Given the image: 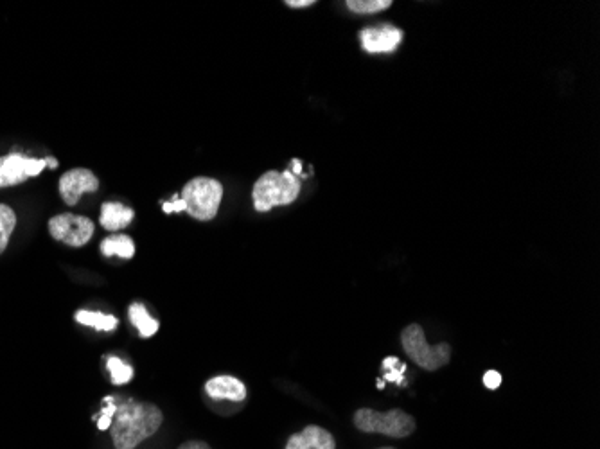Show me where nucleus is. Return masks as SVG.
Returning <instances> with one entry per match:
<instances>
[{"mask_svg":"<svg viewBox=\"0 0 600 449\" xmlns=\"http://www.w3.org/2000/svg\"><path fill=\"white\" fill-rule=\"evenodd\" d=\"M164 421V415L151 403L126 401L117 406V412L112 421V441L115 449H135L141 442L153 437L159 432Z\"/></svg>","mask_w":600,"mask_h":449,"instance_id":"obj_1","label":"nucleus"},{"mask_svg":"<svg viewBox=\"0 0 600 449\" xmlns=\"http://www.w3.org/2000/svg\"><path fill=\"white\" fill-rule=\"evenodd\" d=\"M300 180L290 169L284 173L268 171L257 180L252 191L256 211H272L277 205H290L299 198Z\"/></svg>","mask_w":600,"mask_h":449,"instance_id":"obj_2","label":"nucleus"},{"mask_svg":"<svg viewBox=\"0 0 600 449\" xmlns=\"http://www.w3.org/2000/svg\"><path fill=\"white\" fill-rule=\"evenodd\" d=\"M223 198V185L216 178L198 177L187 182L180 194L184 211L195 220L211 221L216 218Z\"/></svg>","mask_w":600,"mask_h":449,"instance_id":"obj_3","label":"nucleus"},{"mask_svg":"<svg viewBox=\"0 0 600 449\" xmlns=\"http://www.w3.org/2000/svg\"><path fill=\"white\" fill-rule=\"evenodd\" d=\"M354 426L363 433H381L392 439H406L415 432V419L399 408L389 412H376L372 408H360L354 414Z\"/></svg>","mask_w":600,"mask_h":449,"instance_id":"obj_4","label":"nucleus"},{"mask_svg":"<svg viewBox=\"0 0 600 449\" xmlns=\"http://www.w3.org/2000/svg\"><path fill=\"white\" fill-rule=\"evenodd\" d=\"M401 344L408 358L414 361L415 365H419L421 369L439 370L444 365H448L451 360V345L450 344H426V336H424L423 327L419 324H410L403 329L401 333Z\"/></svg>","mask_w":600,"mask_h":449,"instance_id":"obj_5","label":"nucleus"},{"mask_svg":"<svg viewBox=\"0 0 600 449\" xmlns=\"http://www.w3.org/2000/svg\"><path fill=\"white\" fill-rule=\"evenodd\" d=\"M49 232L56 241H62L69 247H85L94 236V223L72 212H63L49 220Z\"/></svg>","mask_w":600,"mask_h":449,"instance_id":"obj_6","label":"nucleus"},{"mask_svg":"<svg viewBox=\"0 0 600 449\" xmlns=\"http://www.w3.org/2000/svg\"><path fill=\"white\" fill-rule=\"evenodd\" d=\"M47 168V160L31 159L18 151L0 157V189L24 184L31 177L40 175Z\"/></svg>","mask_w":600,"mask_h":449,"instance_id":"obj_7","label":"nucleus"},{"mask_svg":"<svg viewBox=\"0 0 600 449\" xmlns=\"http://www.w3.org/2000/svg\"><path fill=\"white\" fill-rule=\"evenodd\" d=\"M360 42L367 53H394L403 42V31L392 24L365 27L360 31Z\"/></svg>","mask_w":600,"mask_h":449,"instance_id":"obj_8","label":"nucleus"},{"mask_svg":"<svg viewBox=\"0 0 600 449\" xmlns=\"http://www.w3.org/2000/svg\"><path fill=\"white\" fill-rule=\"evenodd\" d=\"M58 189L63 202L74 207L80 200L81 194L98 191L99 180L90 169H72L60 178Z\"/></svg>","mask_w":600,"mask_h":449,"instance_id":"obj_9","label":"nucleus"},{"mask_svg":"<svg viewBox=\"0 0 600 449\" xmlns=\"http://www.w3.org/2000/svg\"><path fill=\"white\" fill-rule=\"evenodd\" d=\"M286 449H336L335 437L320 426H306L295 433L286 444Z\"/></svg>","mask_w":600,"mask_h":449,"instance_id":"obj_10","label":"nucleus"},{"mask_svg":"<svg viewBox=\"0 0 600 449\" xmlns=\"http://www.w3.org/2000/svg\"><path fill=\"white\" fill-rule=\"evenodd\" d=\"M205 392L212 399H220V401L241 403L247 399V388L234 376H216V378L209 379L205 385Z\"/></svg>","mask_w":600,"mask_h":449,"instance_id":"obj_11","label":"nucleus"},{"mask_svg":"<svg viewBox=\"0 0 600 449\" xmlns=\"http://www.w3.org/2000/svg\"><path fill=\"white\" fill-rule=\"evenodd\" d=\"M135 212L126 207L123 203H112L108 202L101 207V227L110 232H117V230H123L132 223Z\"/></svg>","mask_w":600,"mask_h":449,"instance_id":"obj_12","label":"nucleus"},{"mask_svg":"<svg viewBox=\"0 0 600 449\" xmlns=\"http://www.w3.org/2000/svg\"><path fill=\"white\" fill-rule=\"evenodd\" d=\"M128 315H130L133 326L139 329L142 338H151V336L159 331V322L151 317L148 309L144 308L139 302H135V304L130 306Z\"/></svg>","mask_w":600,"mask_h":449,"instance_id":"obj_13","label":"nucleus"},{"mask_svg":"<svg viewBox=\"0 0 600 449\" xmlns=\"http://www.w3.org/2000/svg\"><path fill=\"white\" fill-rule=\"evenodd\" d=\"M101 254L105 257L119 256L123 259H132L135 254V245L128 236H110L101 243Z\"/></svg>","mask_w":600,"mask_h":449,"instance_id":"obj_14","label":"nucleus"},{"mask_svg":"<svg viewBox=\"0 0 600 449\" xmlns=\"http://www.w3.org/2000/svg\"><path fill=\"white\" fill-rule=\"evenodd\" d=\"M76 320H78L80 324H83V326L94 327V329H98V331H114L117 324H119V320L112 317V315L96 313V311H87V309L78 311V313H76Z\"/></svg>","mask_w":600,"mask_h":449,"instance_id":"obj_15","label":"nucleus"},{"mask_svg":"<svg viewBox=\"0 0 600 449\" xmlns=\"http://www.w3.org/2000/svg\"><path fill=\"white\" fill-rule=\"evenodd\" d=\"M15 227H17V214L8 205L0 203V254L8 248L9 238Z\"/></svg>","mask_w":600,"mask_h":449,"instance_id":"obj_16","label":"nucleus"},{"mask_svg":"<svg viewBox=\"0 0 600 449\" xmlns=\"http://www.w3.org/2000/svg\"><path fill=\"white\" fill-rule=\"evenodd\" d=\"M106 367L110 370L114 385H126V383L132 381L133 369L128 363H124L121 358H117V356L106 358Z\"/></svg>","mask_w":600,"mask_h":449,"instance_id":"obj_17","label":"nucleus"},{"mask_svg":"<svg viewBox=\"0 0 600 449\" xmlns=\"http://www.w3.org/2000/svg\"><path fill=\"white\" fill-rule=\"evenodd\" d=\"M345 6L358 15H372L389 9L392 0H347Z\"/></svg>","mask_w":600,"mask_h":449,"instance_id":"obj_18","label":"nucleus"},{"mask_svg":"<svg viewBox=\"0 0 600 449\" xmlns=\"http://www.w3.org/2000/svg\"><path fill=\"white\" fill-rule=\"evenodd\" d=\"M383 369L387 370V376L383 379H387V381H394V383H398V385H403V374H405L406 365L403 363L401 365V361L396 358V356H390V358H385L383 360Z\"/></svg>","mask_w":600,"mask_h":449,"instance_id":"obj_19","label":"nucleus"},{"mask_svg":"<svg viewBox=\"0 0 600 449\" xmlns=\"http://www.w3.org/2000/svg\"><path fill=\"white\" fill-rule=\"evenodd\" d=\"M106 408H103V412L98 419V428L99 430H108L110 426H112V421H114L115 412H117V406L114 405V399L112 397H106L105 399Z\"/></svg>","mask_w":600,"mask_h":449,"instance_id":"obj_20","label":"nucleus"},{"mask_svg":"<svg viewBox=\"0 0 600 449\" xmlns=\"http://www.w3.org/2000/svg\"><path fill=\"white\" fill-rule=\"evenodd\" d=\"M502 374L500 372H496V370H489L484 374V385L489 390H496V388H500L502 385Z\"/></svg>","mask_w":600,"mask_h":449,"instance_id":"obj_21","label":"nucleus"},{"mask_svg":"<svg viewBox=\"0 0 600 449\" xmlns=\"http://www.w3.org/2000/svg\"><path fill=\"white\" fill-rule=\"evenodd\" d=\"M313 4H315V0H288L286 2V6H290V8H308Z\"/></svg>","mask_w":600,"mask_h":449,"instance_id":"obj_22","label":"nucleus"},{"mask_svg":"<svg viewBox=\"0 0 600 449\" xmlns=\"http://www.w3.org/2000/svg\"><path fill=\"white\" fill-rule=\"evenodd\" d=\"M178 449H211L209 444H205L202 441H189L186 444H182Z\"/></svg>","mask_w":600,"mask_h":449,"instance_id":"obj_23","label":"nucleus"},{"mask_svg":"<svg viewBox=\"0 0 600 449\" xmlns=\"http://www.w3.org/2000/svg\"><path fill=\"white\" fill-rule=\"evenodd\" d=\"M290 171H292L293 175H295V177H299L300 173H302V166H300V162L297 159H293L292 160V169H290Z\"/></svg>","mask_w":600,"mask_h":449,"instance_id":"obj_24","label":"nucleus"},{"mask_svg":"<svg viewBox=\"0 0 600 449\" xmlns=\"http://www.w3.org/2000/svg\"><path fill=\"white\" fill-rule=\"evenodd\" d=\"M47 166H49V168L51 169H56L58 168V160L53 159V157H47Z\"/></svg>","mask_w":600,"mask_h":449,"instance_id":"obj_25","label":"nucleus"},{"mask_svg":"<svg viewBox=\"0 0 600 449\" xmlns=\"http://www.w3.org/2000/svg\"><path fill=\"white\" fill-rule=\"evenodd\" d=\"M378 449H396V448H378Z\"/></svg>","mask_w":600,"mask_h":449,"instance_id":"obj_26","label":"nucleus"}]
</instances>
